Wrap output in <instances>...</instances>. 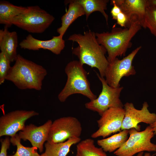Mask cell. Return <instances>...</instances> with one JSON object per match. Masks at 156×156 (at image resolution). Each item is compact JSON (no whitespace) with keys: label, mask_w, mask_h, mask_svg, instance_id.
Segmentation results:
<instances>
[{"label":"cell","mask_w":156,"mask_h":156,"mask_svg":"<svg viewBox=\"0 0 156 156\" xmlns=\"http://www.w3.org/2000/svg\"><path fill=\"white\" fill-rule=\"evenodd\" d=\"M151 1L152 3L156 4V0H151Z\"/></svg>","instance_id":"cell-31"},{"label":"cell","mask_w":156,"mask_h":156,"mask_svg":"<svg viewBox=\"0 0 156 156\" xmlns=\"http://www.w3.org/2000/svg\"><path fill=\"white\" fill-rule=\"evenodd\" d=\"M142 26L136 16L132 17L130 25L122 29L113 27L110 32L96 33L98 43L106 49L109 63L118 57L125 56L127 49L132 46L131 40Z\"/></svg>","instance_id":"cell-2"},{"label":"cell","mask_w":156,"mask_h":156,"mask_svg":"<svg viewBox=\"0 0 156 156\" xmlns=\"http://www.w3.org/2000/svg\"><path fill=\"white\" fill-rule=\"evenodd\" d=\"M27 7L14 5L8 1H0V23L8 27L12 25V21L15 17L23 13Z\"/></svg>","instance_id":"cell-19"},{"label":"cell","mask_w":156,"mask_h":156,"mask_svg":"<svg viewBox=\"0 0 156 156\" xmlns=\"http://www.w3.org/2000/svg\"><path fill=\"white\" fill-rule=\"evenodd\" d=\"M83 7L87 20L90 15L94 12H100L105 18L108 25V16L105 10L107 9L108 0H76Z\"/></svg>","instance_id":"cell-21"},{"label":"cell","mask_w":156,"mask_h":156,"mask_svg":"<svg viewBox=\"0 0 156 156\" xmlns=\"http://www.w3.org/2000/svg\"><path fill=\"white\" fill-rule=\"evenodd\" d=\"M152 129L155 135L156 134V120L155 122L152 124L149 125Z\"/></svg>","instance_id":"cell-30"},{"label":"cell","mask_w":156,"mask_h":156,"mask_svg":"<svg viewBox=\"0 0 156 156\" xmlns=\"http://www.w3.org/2000/svg\"><path fill=\"white\" fill-rule=\"evenodd\" d=\"M21 140L18 134L10 138L11 143L16 146V151L12 156H40L37 151V147L25 146L21 143Z\"/></svg>","instance_id":"cell-24"},{"label":"cell","mask_w":156,"mask_h":156,"mask_svg":"<svg viewBox=\"0 0 156 156\" xmlns=\"http://www.w3.org/2000/svg\"><path fill=\"white\" fill-rule=\"evenodd\" d=\"M148 106L147 103L144 102L141 109H138L132 103H126L124 105L125 114L121 130L134 128L140 131L139 123L143 122L149 125L153 124L156 120V114L149 112Z\"/></svg>","instance_id":"cell-12"},{"label":"cell","mask_w":156,"mask_h":156,"mask_svg":"<svg viewBox=\"0 0 156 156\" xmlns=\"http://www.w3.org/2000/svg\"><path fill=\"white\" fill-rule=\"evenodd\" d=\"M65 3H69L68 8L61 18V25L57 31L59 35L63 37L70 25L79 17L85 14L84 10L76 0H68Z\"/></svg>","instance_id":"cell-17"},{"label":"cell","mask_w":156,"mask_h":156,"mask_svg":"<svg viewBox=\"0 0 156 156\" xmlns=\"http://www.w3.org/2000/svg\"><path fill=\"white\" fill-rule=\"evenodd\" d=\"M143 27L147 28L156 37V4L148 0Z\"/></svg>","instance_id":"cell-23"},{"label":"cell","mask_w":156,"mask_h":156,"mask_svg":"<svg viewBox=\"0 0 156 156\" xmlns=\"http://www.w3.org/2000/svg\"><path fill=\"white\" fill-rule=\"evenodd\" d=\"M83 66L77 60L70 61L66 65L65 72L67 79L64 87L58 96L60 102H65L70 95L76 94H81L90 101L97 98L91 90L87 72Z\"/></svg>","instance_id":"cell-4"},{"label":"cell","mask_w":156,"mask_h":156,"mask_svg":"<svg viewBox=\"0 0 156 156\" xmlns=\"http://www.w3.org/2000/svg\"><path fill=\"white\" fill-rule=\"evenodd\" d=\"M1 142L0 156H7V151L9 148L11 143L10 138L9 136H7L4 139L1 140Z\"/></svg>","instance_id":"cell-26"},{"label":"cell","mask_w":156,"mask_h":156,"mask_svg":"<svg viewBox=\"0 0 156 156\" xmlns=\"http://www.w3.org/2000/svg\"><path fill=\"white\" fill-rule=\"evenodd\" d=\"M82 129L80 122L76 117L60 118L52 122L47 141L60 143L73 137L80 138Z\"/></svg>","instance_id":"cell-9"},{"label":"cell","mask_w":156,"mask_h":156,"mask_svg":"<svg viewBox=\"0 0 156 156\" xmlns=\"http://www.w3.org/2000/svg\"><path fill=\"white\" fill-rule=\"evenodd\" d=\"M155 154L151 155L149 152L145 153L144 154V152H142L138 153L136 156H153Z\"/></svg>","instance_id":"cell-29"},{"label":"cell","mask_w":156,"mask_h":156,"mask_svg":"<svg viewBox=\"0 0 156 156\" xmlns=\"http://www.w3.org/2000/svg\"><path fill=\"white\" fill-rule=\"evenodd\" d=\"M141 48L142 47L140 46L122 59L120 60L116 57L109 63L105 77L107 83L110 86L114 88L119 87V83L123 77L136 74L132 62Z\"/></svg>","instance_id":"cell-8"},{"label":"cell","mask_w":156,"mask_h":156,"mask_svg":"<svg viewBox=\"0 0 156 156\" xmlns=\"http://www.w3.org/2000/svg\"><path fill=\"white\" fill-rule=\"evenodd\" d=\"M11 62L3 53H0V84L1 85L6 80V76L11 66Z\"/></svg>","instance_id":"cell-25"},{"label":"cell","mask_w":156,"mask_h":156,"mask_svg":"<svg viewBox=\"0 0 156 156\" xmlns=\"http://www.w3.org/2000/svg\"><path fill=\"white\" fill-rule=\"evenodd\" d=\"M47 74L42 66L18 54L14 65L8 72L6 80L12 82L21 90H40L42 82Z\"/></svg>","instance_id":"cell-3"},{"label":"cell","mask_w":156,"mask_h":156,"mask_svg":"<svg viewBox=\"0 0 156 156\" xmlns=\"http://www.w3.org/2000/svg\"><path fill=\"white\" fill-rule=\"evenodd\" d=\"M81 141L80 138L73 137L63 142L53 143L47 141L45 152L40 156H66L71 147Z\"/></svg>","instance_id":"cell-18"},{"label":"cell","mask_w":156,"mask_h":156,"mask_svg":"<svg viewBox=\"0 0 156 156\" xmlns=\"http://www.w3.org/2000/svg\"><path fill=\"white\" fill-rule=\"evenodd\" d=\"M123 107H113L106 111L97 120L98 129L92 134L91 137L103 138L121 130L125 116Z\"/></svg>","instance_id":"cell-10"},{"label":"cell","mask_w":156,"mask_h":156,"mask_svg":"<svg viewBox=\"0 0 156 156\" xmlns=\"http://www.w3.org/2000/svg\"><path fill=\"white\" fill-rule=\"evenodd\" d=\"M117 23L121 27H128L131 25L127 16L122 12L117 16Z\"/></svg>","instance_id":"cell-27"},{"label":"cell","mask_w":156,"mask_h":156,"mask_svg":"<svg viewBox=\"0 0 156 156\" xmlns=\"http://www.w3.org/2000/svg\"><path fill=\"white\" fill-rule=\"evenodd\" d=\"M68 40L78 44V46L73 49L72 53L77 56L80 62L83 65L86 64L97 68L100 76L105 77L109 63L105 56L107 51L98 43L96 33L89 30L83 34H74Z\"/></svg>","instance_id":"cell-1"},{"label":"cell","mask_w":156,"mask_h":156,"mask_svg":"<svg viewBox=\"0 0 156 156\" xmlns=\"http://www.w3.org/2000/svg\"><path fill=\"white\" fill-rule=\"evenodd\" d=\"M18 38L15 31H10L8 27L0 30V49L11 62L15 61L18 54Z\"/></svg>","instance_id":"cell-16"},{"label":"cell","mask_w":156,"mask_h":156,"mask_svg":"<svg viewBox=\"0 0 156 156\" xmlns=\"http://www.w3.org/2000/svg\"><path fill=\"white\" fill-rule=\"evenodd\" d=\"M97 75L101 82L102 90L98 97L85 104L86 108L97 112L101 116L106 111L113 107H123L124 105L120 99L122 87L116 88L110 86L105 79L97 73Z\"/></svg>","instance_id":"cell-7"},{"label":"cell","mask_w":156,"mask_h":156,"mask_svg":"<svg viewBox=\"0 0 156 156\" xmlns=\"http://www.w3.org/2000/svg\"><path fill=\"white\" fill-rule=\"evenodd\" d=\"M129 134V130H123L109 137L98 140L97 144L105 152H114L126 142Z\"/></svg>","instance_id":"cell-20"},{"label":"cell","mask_w":156,"mask_h":156,"mask_svg":"<svg viewBox=\"0 0 156 156\" xmlns=\"http://www.w3.org/2000/svg\"><path fill=\"white\" fill-rule=\"evenodd\" d=\"M114 3L127 17L131 24V18L136 16L143 27L148 0H112L110 4Z\"/></svg>","instance_id":"cell-15"},{"label":"cell","mask_w":156,"mask_h":156,"mask_svg":"<svg viewBox=\"0 0 156 156\" xmlns=\"http://www.w3.org/2000/svg\"><path fill=\"white\" fill-rule=\"evenodd\" d=\"M111 5H112L113 7L111 10V13L112 19L116 20L118 15L121 11L120 8L116 4L113 3Z\"/></svg>","instance_id":"cell-28"},{"label":"cell","mask_w":156,"mask_h":156,"mask_svg":"<svg viewBox=\"0 0 156 156\" xmlns=\"http://www.w3.org/2000/svg\"><path fill=\"white\" fill-rule=\"evenodd\" d=\"M129 137L126 142L114 152L116 156H133L144 151H156V144L151 142L154 134L150 126L141 131L134 128L131 129L129 130Z\"/></svg>","instance_id":"cell-6"},{"label":"cell","mask_w":156,"mask_h":156,"mask_svg":"<svg viewBox=\"0 0 156 156\" xmlns=\"http://www.w3.org/2000/svg\"><path fill=\"white\" fill-rule=\"evenodd\" d=\"M39 115L34 110H18L1 116L0 118V137H13L25 127L26 121L31 117Z\"/></svg>","instance_id":"cell-11"},{"label":"cell","mask_w":156,"mask_h":156,"mask_svg":"<svg viewBox=\"0 0 156 156\" xmlns=\"http://www.w3.org/2000/svg\"><path fill=\"white\" fill-rule=\"evenodd\" d=\"M55 19L54 17L38 5L27 7L23 13L15 17L12 25L29 33H41Z\"/></svg>","instance_id":"cell-5"},{"label":"cell","mask_w":156,"mask_h":156,"mask_svg":"<svg viewBox=\"0 0 156 156\" xmlns=\"http://www.w3.org/2000/svg\"><path fill=\"white\" fill-rule=\"evenodd\" d=\"M75 156H107L101 148L96 147L94 141L88 138L81 141L76 146Z\"/></svg>","instance_id":"cell-22"},{"label":"cell","mask_w":156,"mask_h":156,"mask_svg":"<svg viewBox=\"0 0 156 156\" xmlns=\"http://www.w3.org/2000/svg\"><path fill=\"white\" fill-rule=\"evenodd\" d=\"M65 43L63 37L60 35L53 36L50 40H43L36 39L29 34L19 44L21 48L24 49L35 51L43 49L59 55L64 48Z\"/></svg>","instance_id":"cell-14"},{"label":"cell","mask_w":156,"mask_h":156,"mask_svg":"<svg viewBox=\"0 0 156 156\" xmlns=\"http://www.w3.org/2000/svg\"><path fill=\"white\" fill-rule=\"evenodd\" d=\"M52 122L49 120L44 124L39 126L31 124L25 126L22 131L18 134L20 139L24 141H29L32 146L36 147L42 153L43 150L44 144L47 141L50 129Z\"/></svg>","instance_id":"cell-13"}]
</instances>
